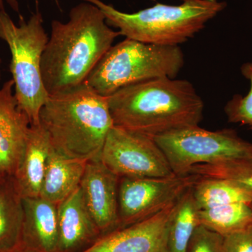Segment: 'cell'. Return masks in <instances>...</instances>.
Returning a JSON list of instances; mask_svg holds the SVG:
<instances>
[{"label":"cell","mask_w":252,"mask_h":252,"mask_svg":"<svg viewBox=\"0 0 252 252\" xmlns=\"http://www.w3.org/2000/svg\"><path fill=\"white\" fill-rule=\"evenodd\" d=\"M120 35L107 24L101 10L87 1L71 9L68 22L53 21L41 63L43 84L49 95L84 84Z\"/></svg>","instance_id":"6da1fadb"},{"label":"cell","mask_w":252,"mask_h":252,"mask_svg":"<svg viewBox=\"0 0 252 252\" xmlns=\"http://www.w3.org/2000/svg\"><path fill=\"white\" fill-rule=\"evenodd\" d=\"M114 126L154 137L198 126L204 103L191 83L158 78L119 89L107 97Z\"/></svg>","instance_id":"7a4b0ae2"},{"label":"cell","mask_w":252,"mask_h":252,"mask_svg":"<svg viewBox=\"0 0 252 252\" xmlns=\"http://www.w3.org/2000/svg\"><path fill=\"white\" fill-rule=\"evenodd\" d=\"M39 118L55 152L84 161L99 158L114 126L107 97L86 83L49 96Z\"/></svg>","instance_id":"3957f363"},{"label":"cell","mask_w":252,"mask_h":252,"mask_svg":"<svg viewBox=\"0 0 252 252\" xmlns=\"http://www.w3.org/2000/svg\"><path fill=\"white\" fill-rule=\"evenodd\" d=\"M101 10L109 26L127 39L162 46H179L193 37L226 6L219 0H182V4L157 3L133 14L122 12L101 0H84Z\"/></svg>","instance_id":"277c9868"},{"label":"cell","mask_w":252,"mask_h":252,"mask_svg":"<svg viewBox=\"0 0 252 252\" xmlns=\"http://www.w3.org/2000/svg\"><path fill=\"white\" fill-rule=\"evenodd\" d=\"M185 64L180 46L148 44L126 38L99 60L85 82L108 97L122 88L158 79H175Z\"/></svg>","instance_id":"5b68a950"},{"label":"cell","mask_w":252,"mask_h":252,"mask_svg":"<svg viewBox=\"0 0 252 252\" xmlns=\"http://www.w3.org/2000/svg\"><path fill=\"white\" fill-rule=\"evenodd\" d=\"M0 39L11 52L10 71L18 107L31 125H38L41 109L49 97L41 76V57L49 41L41 14H33L28 21L21 16L16 25L6 11H0Z\"/></svg>","instance_id":"8992f818"},{"label":"cell","mask_w":252,"mask_h":252,"mask_svg":"<svg viewBox=\"0 0 252 252\" xmlns=\"http://www.w3.org/2000/svg\"><path fill=\"white\" fill-rule=\"evenodd\" d=\"M166 157L174 174L189 175L192 167L246 157L252 143L231 129L205 130L199 126L172 130L154 137Z\"/></svg>","instance_id":"52a82bcc"},{"label":"cell","mask_w":252,"mask_h":252,"mask_svg":"<svg viewBox=\"0 0 252 252\" xmlns=\"http://www.w3.org/2000/svg\"><path fill=\"white\" fill-rule=\"evenodd\" d=\"M200 177L193 174L165 178L121 177L118 193V228L157 215L177 201Z\"/></svg>","instance_id":"ba28073f"},{"label":"cell","mask_w":252,"mask_h":252,"mask_svg":"<svg viewBox=\"0 0 252 252\" xmlns=\"http://www.w3.org/2000/svg\"><path fill=\"white\" fill-rule=\"evenodd\" d=\"M99 158L119 178L175 176L153 137L117 126L109 130Z\"/></svg>","instance_id":"9c48e42d"},{"label":"cell","mask_w":252,"mask_h":252,"mask_svg":"<svg viewBox=\"0 0 252 252\" xmlns=\"http://www.w3.org/2000/svg\"><path fill=\"white\" fill-rule=\"evenodd\" d=\"M177 202L149 218L101 235L80 252H168L169 225Z\"/></svg>","instance_id":"30bf717a"},{"label":"cell","mask_w":252,"mask_h":252,"mask_svg":"<svg viewBox=\"0 0 252 252\" xmlns=\"http://www.w3.org/2000/svg\"><path fill=\"white\" fill-rule=\"evenodd\" d=\"M119 177L100 158L89 160L80 188L86 207L101 235L119 227Z\"/></svg>","instance_id":"8fae6325"},{"label":"cell","mask_w":252,"mask_h":252,"mask_svg":"<svg viewBox=\"0 0 252 252\" xmlns=\"http://www.w3.org/2000/svg\"><path fill=\"white\" fill-rule=\"evenodd\" d=\"M31 123L18 107L13 79L0 88V169L13 177L26 148Z\"/></svg>","instance_id":"7c38bea8"},{"label":"cell","mask_w":252,"mask_h":252,"mask_svg":"<svg viewBox=\"0 0 252 252\" xmlns=\"http://www.w3.org/2000/svg\"><path fill=\"white\" fill-rule=\"evenodd\" d=\"M58 252H80L101 236L83 198L80 186L58 205Z\"/></svg>","instance_id":"4fadbf2b"},{"label":"cell","mask_w":252,"mask_h":252,"mask_svg":"<svg viewBox=\"0 0 252 252\" xmlns=\"http://www.w3.org/2000/svg\"><path fill=\"white\" fill-rule=\"evenodd\" d=\"M53 147L40 124L31 125L26 148L16 173L15 185L23 198L39 197Z\"/></svg>","instance_id":"5bb4252c"},{"label":"cell","mask_w":252,"mask_h":252,"mask_svg":"<svg viewBox=\"0 0 252 252\" xmlns=\"http://www.w3.org/2000/svg\"><path fill=\"white\" fill-rule=\"evenodd\" d=\"M23 200L22 243L39 252H58V205L40 196Z\"/></svg>","instance_id":"9a60e30c"},{"label":"cell","mask_w":252,"mask_h":252,"mask_svg":"<svg viewBox=\"0 0 252 252\" xmlns=\"http://www.w3.org/2000/svg\"><path fill=\"white\" fill-rule=\"evenodd\" d=\"M87 162L64 157L53 149L39 196L57 205L62 203L79 188Z\"/></svg>","instance_id":"2e32d148"},{"label":"cell","mask_w":252,"mask_h":252,"mask_svg":"<svg viewBox=\"0 0 252 252\" xmlns=\"http://www.w3.org/2000/svg\"><path fill=\"white\" fill-rule=\"evenodd\" d=\"M24 220L23 197L12 177L0 186V252H7L22 243Z\"/></svg>","instance_id":"e0dca14e"},{"label":"cell","mask_w":252,"mask_h":252,"mask_svg":"<svg viewBox=\"0 0 252 252\" xmlns=\"http://www.w3.org/2000/svg\"><path fill=\"white\" fill-rule=\"evenodd\" d=\"M193 193L198 210L252 203V189L224 179L200 177L193 187Z\"/></svg>","instance_id":"ac0fdd59"},{"label":"cell","mask_w":252,"mask_h":252,"mask_svg":"<svg viewBox=\"0 0 252 252\" xmlns=\"http://www.w3.org/2000/svg\"><path fill=\"white\" fill-rule=\"evenodd\" d=\"M198 210L192 187L176 203L169 225L167 252H187L194 230L199 225Z\"/></svg>","instance_id":"d6986e66"},{"label":"cell","mask_w":252,"mask_h":252,"mask_svg":"<svg viewBox=\"0 0 252 252\" xmlns=\"http://www.w3.org/2000/svg\"><path fill=\"white\" fill-rule=\"evenodd\" d=\"M199 224L223 237L252 223V209L245 203H233L198 210Z\"/></svg>","instance_id":"ffe728a7"},{"label":"cell","mask_w":252,"mask_h":252,"mask_svg":"<svg viewBox=\"0 0 252 252\" xmlns=\"http://www.w3.org/2000/svg\"><path fill=\"white\" fill-rule=\"evenodd\" d=\"M189 174L206 178L233 181L252 189V154L215 163L195 165L191 167Z\"/></svg>","instance_id":"44dd1931"},{"label":"cell","mask_w":252,"mask_h":252,"mask_svg":"<svg viewBox=\"0 0 252 252\" xmlns=\"http://www.w3.org/2000/svg\"><path fill=\"white\" fill-rule=\"evenodd\" d=\"M242 74L250 80L251 88L245 96L235 94L225 107L228 122L248 126L252 129V62L241 67Z\"/></svg>","instance_id":"7402d4cb"},{"label":"cell","mask_w":252,"mask_h":252,"mask_svg":"<svg viewBox=\"0 0 252 252\" xmlns=\"http://www.w3.org/2000/svg\"><path fill=\"white\" fill-rule=\"evenodd\" d=\"M187 252H224L223 237L199 224L194 230Z\"/></svg>","instance_id":"603a6c76"},{"label":"cell","mask_w":252,"mask_h":252,"mask_svg":"<svg viewBox=\"0 0 252 252\" xmlns=\"http://www.w3.org/2000/svg\"><path fill=\"white\" fill-rule=\"evenodd\" d=\"M224 252H252V223L223 237Z\"/></svg>","instance_id":"cb8c5ba5"},{"label":"cell","mask_w":252,"mask_h":252,"mask_svg":"<svg viewBox=\"0 0 252 252\" xmlns=\"http://www.w3.org/2000/svg\"><path fill=\"white\" fill-rule=\"evenodd\" d=\"M4 1L9 4L14 11L16 12L19 11V4H18V0H0V11H5ZM36 1L37 2L38 0H36Z\"/></svg>","instance_id":"d4e9b609"},{"label":"cell","mask_w":252,"mask_h":252,"mask_svg":"<svg viewBox=\"0 0 252 252\" xmlns=\"http://www.w3.org/2000/svg\"><path fill=\"white\" fill-rule=\"evenodd\" d=\"M7 252H39L21 243L18 246Z\"/></svg>","instance_id":"484cf974"},{"label":"cell","mask_w":252,"mask_h":252,"mask_svg":"<svg viewBox=\"0 0 252 252\" xmlns=\"http://www.w3.org/2000/svg\"><path fill=\"white\" fill-rule=\"evenodd\" d=\"M7 177L8 176L5 175L4 172L1 171V169H0V186L2 185L3 182H4V180H6Z\"/></svg>","instance_id":"4316f807"},{"label":"cell","mask_w":252,"mask_h":252,"mask_svg":"<svg viewBox=\"0 0 252 252\" xmlns=\"http://www.w3.org/2000/svg\"><path fill=\"white\" fill-rule=\"evenodd\" d=\"M0 63H1V61H0ZM0 79H1V70H0Z\"/></svg>","instance_id":"83f0119b"},{"label":"cell","mask_w":252,"mask_h":252,"mask_svg":"<svg viewBox=\"0 0 252 252\" xmlns=\"http://www.w3.org/2000/svg\"><path fill=\"white\" fill-rule=\"evenodd\" d=\"M250 207H251V208L252 209V203H250Z\"/></svg>","instance_id":"f1b7e54d"}]
</instances>
